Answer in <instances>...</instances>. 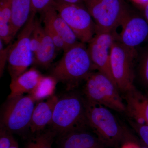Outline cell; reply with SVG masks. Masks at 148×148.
Returning <instances> with one entry per match:
<instances>
[{
	"instance_id": "8fae6325",
	"label": "cell",
	"mask_w": 148,
	"mask_h": 148,
	"mask_svg": "<svg viewBox=\"0 0 148 148\" xmlns=\"http://www.w3.org/2000/svg\"><path fill=\"white\" fill-rule=\"evenodd\" d=\"M120 26L121 31L116 35V40L127 47L136 49L148 39V23L144 16L129 11Z\"/></svg>"
},
{
	"instance_id": "7402d4cb",
	"label": "cell",
	"mask_w": 148,
	"mask_h": 148,
	"mask_svg": "<svg viewBox=\"0 0 148 148\" xmlns=\"http://www.w3.org/2000/svg\"><path fill=\"white\" fill-rule=\"evenodd\" d=\"M138 73L141 82L148 88V46L143 49L139 56Z\"/></svg>"
},
{
	"instance_id": "1f68e13d",
	"label": "cell",
	"mask_w": 148,
	"mask_h": 148,
	"mask_svg": "<svg viewBox=\"0 0 148 148\" xmlns=\"http://www.w3.org/2000/svg\"><path fill=\"white\" fill-rule=\"evenodd\" d=\"M10 148H19L18 142L13 138H12V143Z\"/></svg>"
},
{
	"instance_id": "277c9868",
	"label": "cell",
	"mask_w": 148,
	"mask_h": 148,
	"mask_svg": "<svg viewBox=\"0 0 148 148\" xmlns=\"http://www.w3.org/2000/svg\"><path fill=\"white\" fill-rule=\"evenodd\" d=\"M85 98L120 112H126V106L116 85L101 72H93L85 80Z\"/></svg>"
},
{
	"instance_id": "ba28073f",
	"label": "cell",
	"mask_w": 148,
	"mask_h": 148,
	"mask_svg": "<svg viewBox=\"0 0 148 148\" xmlns=\"http://www.w3.org/2000/svg\"><path fill=\"white\" fill-rule=\"evenodd\" d=\"M80 42L88 43L96 33L94 20L81 4L66 3L53 0L51 4Z\"/></svg>"
},
{
	"instance_id": "7c38bea8",
	"label": "cell",
	"mask_w": 148,
	"mask_h": 148,
	"mask_svg": "<svg viewBox=\"0 0 148 148\" xmlns=\"http://www.w3.org/2000/svg\"><path fill=\"white\" fill-rule=\"evenodd\" d=\"M58 148H108L94 132L86 129L74 130L59 135Z\"/></svg>"
},
{
	"instance_id": "f546056e",
	"label": "cell",
	"mask_w": 148,
	"mask_h": 148,
	"mask_svg": "<svg viewBox=\"0 0 148 148\" xmlns=\"http://www.w3.org/2000/svg\"><path fill=\"white\" fill-rule=\"evenodd\" d=\"M60 2L70 4H81L84 3V0H55Z\"/></svg>"
},
{
	"instance_id": "9c48e42d",
	"label": "cell",
	"mask_w": 148,
	"mask_h": 148,
	"mask_svg": "<svg viewBox=\"0 0 148 148\" xmlns=\"http://www.w3.org/2000/svg\"><path fill=\"white\" fill-rule=\"evenodd\" d=\"M137 53L136 49L127 47L117 40L112 47L111 72L119 90L124 93L135 86L133 65Z\"/></svg>"
},
{
	"instance_id": "e0dca14e",
	"label": "cell",
	"mask_w": 148,
	"mask_h": 148,
	"mask_svg": "<svg viewBox=\"0 0 148 148\" xmlns=\"http://www.w3.org/2000/svg\"><path fill=\"white\" fill-rule=\"evenodd\" d=\"M10 28L13 39L29 20L32 12V0H11Z\"/></svg>"
},
{
	"instance_id": "d4e9b609",
	"label": "cell",
	"mask_w": 148,
	"mask_h": 148,
	"mask_svg": "<svg viewBox=\"0 0 148 148\" xmlns=\"http://www.w3.org/2000/svg\"><path fill=\"white\" fill-rule=\"evenodd\" d=\"M129 122L132 128L140 136L141 141L148 147V125L139 124L131 120Z\"/></svg>"
},
{
	"instance_id": "9a60e30c",
	"label": "cell",
	"mask_w": 148,
	"mask_h": 148,
	"mask_svg": "<svg viewBox=\"0 0 148 148\" xmlns=\"http://www.w3.org/2000/svg\"><path fill=\"white\" fill-rule=\"evenodd\" d=\"M42 13L43 16L47 17L50 21L55 31L64 41L67 49L80 42L73 30L59 15L52 5Z\"/></svg>"
},
{
	"instance_id": "4fadbf2b",
	"label": "cell",
	"mask_w": 148,
	"mask_h": 148,
	"mask_svg": "<svg viewBox=\"0 0 148 148\" xmlns=\"http://www.w3.org/2000/svg\"><path fill=\"white\" fill-rule=\"evenodd\" d=\"M124 94L125 113L130 120L148 125V95L142 93L135 86Z\"/></svg>"
},
{
	"instance_id": "5bb4252c",
	"label": "cell",
	"mask_w": 148,
	"mask_h": 148,
	"mask_svg": "<svg viewBox=\"0 0 148 148\" xmlns=\"http://www.w3.org/2000/svg\"><path fill=\"white\" fill-rule=\"evenodd\" d=\"M58 100V97L54 95L36 105L29 127L32 133L41 132L47 125L50 124Z\"/></svg>"
},
{
	"instance_id": "ac0fdd59",
	"label": "cell",
	"mask_w": 148,
	"mask_h": 148,
	"mask_svg": "<svg viewBox=\"0 0 148 148\" xmlns=\"http://www.w3.org/2000/svg\"><path fill=\"white\" fill-rule=\"evenodd\" d=\"M57 50L53 40L44 29L39 47L34 55V63L43 68H48L56 58Z\"/></svg>"
},
{
	"instance_id": "d6986e66",
	"label": "cell",
	"mask_w": 148,
	"mask_h": 148,
	"mask_svg": "<svg viewBox=\"0 0 148 148\" xmlns=\"http://www.w3.org/2000/svg\"><path fill=\"white\" fill-rule=\"evenodd\" d=\"M11 0H1L0 3V39L5 44L13 40L10 28Z\"/></svg>"
},
{
	"instance_id": "4dcf8cb0",
	"label": "cell",
	"mask_w": 148,
	"mask_h": 148,
	"mask_svg": "<svg viewBox=\"0 0 148 148\" xmlns=\"http://www.w3.org/2000/svg\"><path fill=\"white\" fill-rule=\"evenodd\" d=\"M144 17L148 23V2L144 5Z\"/></svg>"
},
{
	"instance_id": "30bf717a",
	"label": "cell",
	"mask_w": 148,
	"mask_h": 148,
	"mask_svg": "<svg viewBox=\"0 0 148 148\" xmlns=\"http://www.w3.org/2000/svg\"><path fill=\"white\" fill-rule=\"evenodd\" d=\"M116 40L114 32H98L88 43L87 47L95 69L105 74L115 84L111 72L110 61L112 47Z\"/></svg>"
},
{
	"instance_id": "44dd1931",
	"label": "cell",
	"mask_w": 148,
	"mask_h": 148,
	"mask_svg": "<svg viewBox=\"0 0 148 148\" xmlns=\"http://www.w3.org/2000/svg\"><path fill=\"white\" fill-rule=\"evenodd\" d=\"M36 134L29 140L25 148H53L54 138L57 135L56 132L49 129Z\"/></svg>"
},
{
	"instance_id": "4316f807",
	"label": "cell",
	"mask_w": 148,
	"mask_h": 148,
	"mask_svg": "<svg viewBox=\"0 0 148 148\" xmlns=\"http://www.w3.org/2000/svg\"><path fill=\"white\" fill-rule=\"evenodd\" d=\"M119 146L120 148H140V143L134 140L125 128L124 138Z\"/></svg>"
},
{
	"instance_id": "6da1fadb",
	"label": "cell",
	"mask_w": 148,
	"mask_h": 148,
	"mask_svg": "<svg viewBox=\"0 0 148 148\" xmlns=\"http://www.w3.org/2000/svg\"><path fill=\"white\" fill-rule=\"evenodd\" d=\"M95 69L85 44L81 42L64 52L52 69L51 76L71 90L84 80Z\"/></svg>"
},
{
	"instance_id": "3957f363",
	"label": "cell",
	"mask_w": 148,
	"mask_h": 148,
	"mask_svg": "<svg viewBox=\"0 0 148 148\" xmlns=\"http://www.w3.org/2000/svg\"><path fill=\"white\" fill-rule=\"evenodd\" d=\"M88 126L108 147H118L124 138L125 127L122 126L108 108L85 98Z\"/></svg>"
},
{
	"instance_id": "7a4b0ae2",
	"label": "cell",
	"mask_w": 148,
	"mask_h": 148,
	"mask_svg": "<svg viewBox=\"0 0 148 148\" xmlns=\"http://www.w3.org/2000/svg\"><path fill=\"white\" fill-rule=\"evenodd\" d=\"M57 135L89 127L86 114L85 98L79 93L70 92L59 99L50 124Z\"/></svg>"
},
{
	"instance_id": "f1b7e54d",
	"label": "cell",
	"mask_w": 148,
	"mask_h": 148,
	"mask_svg": "<svg viewBox=\"0 0 148 148\" xmlns=\"http://www.w3.org/2000/svg\"><path fill=\"white\" fill-rule=\"evenodd\" d=\"M13 137L11 133L1 127L0 148H10Z\"/></svg>"
},
{
	"instance_id": "603a6c76",
	"label": "cell",
	"mask_w": 148,
	"mask_h": 148,
	"mask_svg": "<svg viewBox=\"0 0 148 148\" xmlns=\"http://www.w3.org/2000/svg\"><path fill=\"white\" fill-rule=\"evenodd\" d=\"M44 31V28L42 26L40 22L36 18L34 25L30 36V46L34 55L39 47Z\"/></svg>"
},
{
	"instance_id": "83f0119b",
	"label": "cell",
	"mask_w": 148,
	"mask_h": 148,
	"mask_svg": "<svg viewBox=\"0 0 148 148\" xmlns=\"http://www.w3.org/2000/svg\"><path fill=\"white\" fill-rule=\"evenodd\" d=\"M53 0H32V12L36 14L42 12L51 5Z\"/></svg>"
},
{
	"instance_id": "8992f818",
	"label": "cell",
	"mask_w": 148,
	"mask_h": 148,
	"mask_svg": "<svg viewBox=\"0 0 148 148\" xmlns=\"http://www.w3.org/2000/svg\"><path fill=\"white\" fill-rule=\"evenodd\" d=\"M36 101L29 94L8 98L4 106L1 127L12 133H20L29 128Z\"/></svg>"
},
{
	"instance_id": "836d02e7",
	"label": "cell",
	"mask_w": 148,
	"mask_h": 148,
	"mask_svg": "<svg viewBox=\"0 0 148 148\" xmlns=\"http://www.w3.org/2000/svg\"><path fill=\"white\" fill-rule=\"evenodd\" d=\"M140 148H148V147H147L143 143L142 141H140Z\"/></svg>"
},
{
	"instance_id": "484cf974",
	"label": "cell",
	"mask_w": 148,
	"mask_h": 148,
	"mask_svg": "<svg viewBox=\"0 0 148 148\" xmlns=\"http://www.w3.org/2000/svg\"><path fill=\"white\" fill-rule=\"evenodd\" d=\"M10 43L6 47L4 48L3 42L0 39V75L1 77L4 71L6 63L7 62Z\"/></svg>"
},
{
	"instance_id": "d6a6232c",
	"label": "cell",
	"mask_w": 148,
	"mask_h": 148,
	"mask_svg": "<svg viewBox=\"0 0 148 148\" xmlns=\"http://www.w3.org/2000/svg\"><path fill=\"white\" fill-rule=\"evenodd\" d=\"M132 1L137 3L144 5H145L148 2V0H132Z\"/></svg>"
},
{
	"instance_id": "ffe728a7",
	"label": "cell",
	"mask_w": 148,
	"mask_h": 148,
	"mask_svg": "<svg viewBox=\"0 0 148 148\" xmlns=\"http://www.w3.org/2000/svg\"><path fill=\"white\" fill-rule=\"evenodd\" d=\"M57 81L52 76H43L34 90L29 94L36 102L43 101L54 95Z\"/></svg>"
},
{
	"instance_id": "cb8c5ba5",
	"label": "cell",
	"mask_w": 148,
	"mask_h": 148,
	"mask_svg": "<svg viewBox=\"0 0 148 148\" xmlns=\"http://www.w3.org/2000/svg\"><path fill=\"white\" fill-rule=\"evenodd\" d=\"M43 17L45 30L53 40L57 49L63 50L65 52L68 49L64 41L55 31L50 21L45 16H43Z\"/></svg>"
},
{
	"instance_id": "5b68a950",
	"label": "cell",
	"mask_w": 148,
	"mask_h": 148,
	"mask_svg": "<svg viewBox=\"0 0 148 148\" xmlns=\"http://www.w3.org/2000/svg\"><path fill=\"white\" fill-rule=\"evenodd\" d=\"M84 3L95 22L96 33L114 32L130 11L124 0H84Z\"/></svg>"
},
{
	"instance_id": "2e32d148",
	"label": "cell",
	"mask_w": 148,
	"mask_h": 148,
	"mask_svg": "<svg viewBox=\"0 0 148 148\" xmlns=\"http://www.w3.org/2000/svg\"><path fill=\"white\" fill-rule=\"evenodd\" d=\"M42 75L37 69L31 68L15 79L11 80L10 85V94L8 98L24 95V93H30L36 86Z\"/></svg>"
},
{
	"instance_id": "52a82bcc",
	"label": "cell",
	"mask_w": 148,
	"mask_h": 148,
	"mask_svg": "<svg viewBox=\"0 0 148 148\" xmlns=\"http://www.w3.org/2000/svg\"><path fill=\"white\" fill-rule=\"evenodd\" d=\"M36 13L32 12L29 20L13 43L10 44L7 63L11 80L27 71L34 61L30 46V36L36 20Z\"/></svg>"
}]
</instances>
